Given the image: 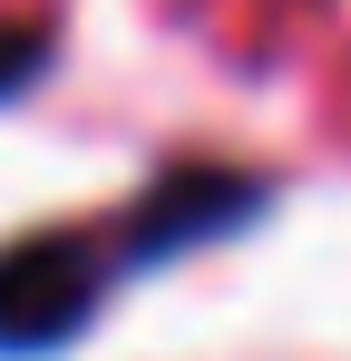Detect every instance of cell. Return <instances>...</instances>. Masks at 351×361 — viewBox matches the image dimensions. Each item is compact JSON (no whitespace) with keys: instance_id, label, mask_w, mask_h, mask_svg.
I'll use <instances>...</instances> for the list:
<instances>
[{"instance_id":"obj_1","label":"cell","mask_w":351,"mask_h":361,"mask_svg":"<svg viewBox=\"0 0 351 361\" xmlns=\"http://www.w3.org/2000/svg\"><path fill=\"white\" fill-rule=\"evenodd\" d=\"M273 185L244 176V166H176L156 176L137 205H117V225L78 235V225H49V235L0 244V352H49L68 342L98 302L117 293V274H147L205 235H234Z\"/></svg>"},{"instance_id":"obj_2","label":"cell","mask_w":351,"mask_h":361,"mask_svg":"<svg viewBox=\"0 0 351 361\" xmlns=\"http://www.w3.org/2000/svg\"><path fill=\"white\" fill-rule=\"evenodd\" d=\"M39 68H49V30H39V20L0 30V98H20V88H30Z\"/></svg>"}]
</instances>
